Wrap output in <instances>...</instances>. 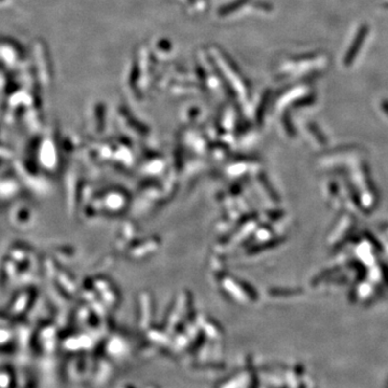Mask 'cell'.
<instances>
[{
    "label": "cell",
    "instance_id": "2",
    "mask_svg": "<svg viewBox=\"0 0 388 388\" xmlns=\"http://www.w3.org/2000/svg\"><path fill=\"white\" fill-rule=\"evenodd\" d=\"M382 107H383V109H384L386 114L388 115V100H384V102H383Z\"/></svg>",
    "mask_w": 388,
    "mask_h": 388
},
{
    "label": "cell",
    "instance_id": "1",
    "mask_svg": "<svg viewBox=\"0 0 388 388\" xmlns=\"http://www.w3.org/2000/svg\"><path fill=\"white\" fill-rule=\"evenodd\" d=\"M368 33H369L368 26L366 25L361 26L360 29L358 30L357 35H356V37H355V40L353 41L352 46H349L346 55H345V57H344V65L345 66H349L350 64L354 62L356 56L358 55L360 47L364 45V42L366 38V35H368Z\"/></svg>",
    "mask_w": 388,
    "mask_h": 388
}]
</instances>
